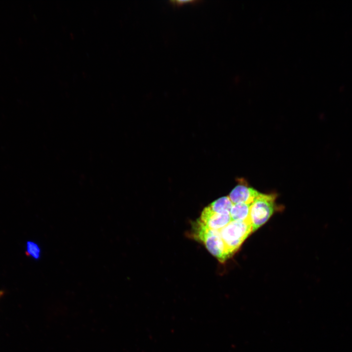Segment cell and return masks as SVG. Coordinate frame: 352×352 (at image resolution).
<instances>
[{"mask_svg": "<svg viewBox=\"0 0 352 352\" xmlns=\"http://www.w3.org/2000/svg\"><path fill=\"white\" fill-rule=\"evenodd\" d=\"M192 235L196 240L203 242L208 251L220 263L230 258L220 230L208 228L198 219L192 224Z\"/></svg>", "mask_w": 352, "mask_h": 352, "instance_id": "6da1fadb", "label": "cell"}, {"mask_svg": "<svg viewBox=\"0 0 352 352\" xmlns=\"http://www.w3.org/2000/svg\"><path fill=\"white\" fill-rule=\"evenodd\" d=\"M221 237L230 257L239 249L243 242L253 232L249 220H231L220 230Z\"/></svg>", "mask_w": 352, "mask_h": 352, "instance_id": "7a4b0ae2", "label": "cell"}, {"mask_svg": "<svg viewBox=\"0 0 352 352\" xmlns=\"http://www.w3.org/2000/svg\"><path fill=\"white\" fill-rule=\"evenodd\" d=\"M276 195L261 193L251 204L249 220L252 232L264 225L274 212Z\"/></svg>", "mask_w": 352, "mask_h": 352, "instance_id": "3957f363", "label": "cell"}, {"mask_svg": "<svg viewBox=\"0 0 352 352\" xmlns=\"http://www.w3.org/2000/svg\"><path fill=\"white\" fill-rule=\"evenodd\" d=\"M208 228L220 230L232 220L229 215H223L213 212L208 206L204 208L199 219Z\"/></svg>", "mask_w": 352, "mask_h": 352, "instance_id": "277c9868", "label": "cell"}, {"mask_svg": "<svg viewBox=\"0 0 352 352\" xmlns=\"http://www.w3.org/2000/svg\"><path fill=\"white\" fill-rule=\"evenodd\" d=\"M260 193L246 184L241 183L235 186L228 197L233 203H245L251 204Z\"/></svg>", "mask_w": 352, "mask_h": 352, "instance_id": "5b68a950", "label": "cell"}, {"mask_svg": "<svg viewBox=\"0 0 352 352\" xmlns=\"http://www.w3.org/2000/svg\"><path fill=\"white\" fill-rule=\"evenodd\" d=\"M250 204L237 203L233 204L230 215L232 220L246 221L249 220Z\"/></svg>", "mask_w": 352, "mask_h": 352, "instance_id": "8992f818", "label": "cell"}, {"mask_svg": "<svg viewBox=\"0 0 352 352\" xmlns=\"http://www.w3.org/2000/svg\"><path fill=\"white\" fill-rule=\"evenodd\" d=\"M233 204L228 196L221 197L208 205L214 212L220 214L229 215Z\"/></svg>", "mask_w": 352, "mask_h": 352, "instance_id": "52a82bcc", "label": "cell"}, {"mask_svg": "<svg viewBox=\"0 0 352 352\" xmlns=\"http://www.w3.org/2000/svg\"><path fill=\"white\" fill-rule=\"evenodd\" d=\"M41 250L38 245L35 242L28 241L25 245V254L34 259H38L40 256Z\"/></svg>", "mask_w": 352, "mask_h": 352, "instance_id": "ba28073f", "label": "cell"}, {"mask_svg": "<svg viewBox=\"0 0 352 352\" xmlns=\"http://www.w3.org/2000/svg\"><path fill=\"white\" fill-rule=\"evenodd\" d=\"M171 3L176 5H180L181 4H182L185 3H188V2H196L198 1L197 0H171L170 1Z\"/></svg>", "mask_w": 352, "mask_h": 352, "instance_id": "9c48e42d", "label": "cell"}, {"mask_svg": "<svg viewBox=\"0 0 352 352\" xmlns=\"http://www.w3.org/2000/svg\"><path fill=\"white\" fill-rule=\"evenodd\" d=\"M3 291L2 290H0V298L3 295Z\"/></svg>", "mask_w": 352, "mask_h": 352, "instance_id": "30bf717a", "label": "cell"}]
</instances>
